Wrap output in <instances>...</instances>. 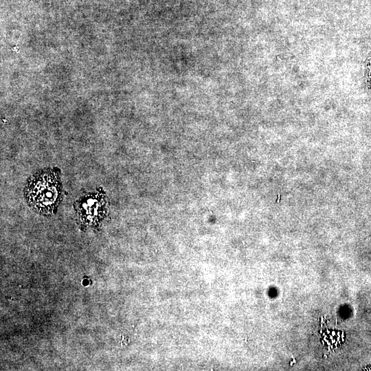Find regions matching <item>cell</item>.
<instances>
[{"mask_svg": "<svg viewBox=\"0 0 371 371\" xmlns=\"http://www.w3.org/2000/svg\"><path fill=\"white\" fill-rule=\"evenodd\" d=\"M28 205L45 216L54 214L63 199V186L58 169L45 168L29 177L24 188Z\"/></svg>", "mask_w": 371, "mask_h": 371, "instance_id": "obj_1", "label": "cell"}, {"mask_svg": "<svg viewBox=\"0 0 371 371\" xmlns=\"http://www.w3.org/2000/svg\"><path fill=\"white\" fill-rule=\"evenodd\" d=\"M366 82L368 87L371 93V59L366 64Z\"/></svg>", "mask_w": 371, "mask_h": 371, "instance_id": "obj_3", "label": "cell"}, {"mask_svg": "<svg viewBox=\"0 0 371 371\" xmlns=\"http://www.w3.org/2000/svg\"><path fill=\"white\" fill-rule=\"evenodd\" d=\"M78 219L85 227H96L106 216L108 198L100 188L96 192L82 196L74 204Z\"/></svg>", "mask_w": 371, "mask_h": 371, "instance_id": "obj_2", "label": "cell"}]
</instances>
